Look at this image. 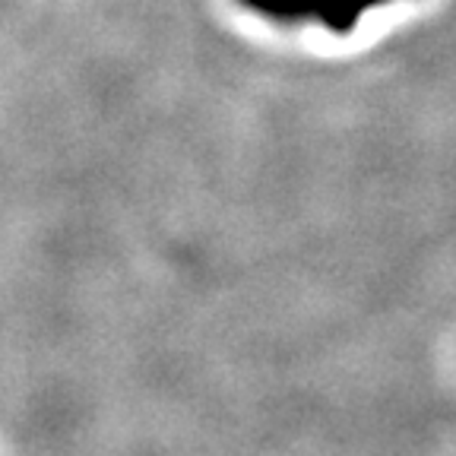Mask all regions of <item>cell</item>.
<instances>
[{"mask_svg":"<svg viewBox=\"0 0 456 456\" xmlns=\"http://www.w3.org/2000/svg\"><path fill=\"white\" fill-rule=\"evenodd\" d=\"M374 4H387V0H301V20L321 16L333 32H349L358 16Z\"/></svg>","mask_w":456,"mask_h":456,"instance_id":"obj_1","label":"cell"}]
</instances>
